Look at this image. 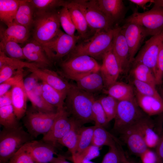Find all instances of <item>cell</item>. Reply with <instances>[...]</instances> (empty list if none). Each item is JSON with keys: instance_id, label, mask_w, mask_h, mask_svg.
I'll list each match as a JSON object with an SVG mask.
<instances>
[{"instance_id": "cell-52", "label": "cell", "mask_w": 163, "mask_h": 163, "mask_svg": "<svg viewBox=\"0 0 163 163\" xmlns=\"http://www.w3.org/2000/svg\"><path fill=\"white\" fill-rule=\"evenodd\" d=\"M12 104L11 91L10 90L0 96V107Z\"/></svg>"}, {"instance_id": "cell-38", "label": "cell", "mask_w": 163, "mask_h": 163, "mask_svg": "<svg viewBox=\"0 0 163 163\" xmlns=\"http://www.w3.org/2000/svg\"><path fill=\"white\" fill-rule=\"evenodd\" d=\"M66 1L61 0H32L34 13L45 12L55 10L58 7H64Z\"/></svg>"}, {"instance_id": "cell-9", "label": "cell", "mask_w": 163, "mask_h": 163, "mask_svg": "<svg viewBox=\"0 0 163 163\" xmlns=\"http://www.w3.org/2000/svg\"><path fill=\"white\" fill-rule=\"evenodd\" d=\"M34 110L27 111L24 123L29 134L36 137L41 134L43 136L49 132L59 111L45 113Z\"/></svg>"}, {"instance_id": "cell-20", "label": "cell", "mask_w": 163, "mask_h": 163, "mask_svg": "<svg viewBox=\"0 0 163 163\" xmlns=\"http://www.w3.org/2000/svg\"><path fill=\"white\" fill-rule=\"evenodd\" d=\"M135 125L142 135L148 148H156L159 143L160 136L154 130V123L149 116L144 117Z\"/></svg>"}, {"instance_id": "cell-54", "label": "cell", "mask_w": 163, "mask_h": 163, "mask_svg": "<svg viewBox=\"0 0 163 163\" xmlns=\"http://www.w3.org/2000/svg\"><path fill=\"white\" fill-rule=\"evenodd\" d=\"M155 152L159 158L163 161V131L160 135V140L156 148Z\"/></svg>"}, {"instance_id": "cell-42", "label": "cell", "mask_w": 163, "mask_h": 163, "mask_svg": "<svg viewBox=\"0 0 163 163\" xmlns=\"http://www.w3.org/2000/svg\"><path fill=\"white\" fill-rule=\"evenodd\" d=\"M135 90L139 93L154 97L163 101L156 87L147 83L134 79L132 82Z\"/></svg>"}, {"instance_id": "cell-14", "label": "cell", "mask_w": 163, "mask_h": 163, "mask_svg": "<svg viewBox=\"0 0 163 163\" xmlns=\"http://www.w3.org/2000/svg\"><path fill=\"white\" fill-rule=\"evenodd\" d=\"M102 59V62L100 72L104 81V89H105L117 81L121 72L113 53L112 45L103 55Z\"/></svg>"}, {"instance_id": "cell-28", "label": "cell", "mask_w": 163, "mask_h": 163, "mask_svg": "<svg viewBox=\"0 0 163 163\" xmlns=\"http://www.w3.org/2000/svg\"><path fill=\"white\" fill-rule=\"evenodd\" d=\"M34 10L30 0H20L14 22L29 28L32 26Z\"/></svg>"}, {"instance_id": "cell-27", "label": "cell", "mask_w": 163, "mask_h": 163, "mask_svg": "<svg viewBox=\"0 0 163 163\" xmlns=\"http://www.w3.org/2000/svg\"><path fill=\"white\" fill-rule=\"evenodd\" d=\"M103 91L118 101L135 98L133 87L124 82L117 81Z\"/></svg>"}, {"instance_id": "cell-33", "label": "cell", "mask_w": 163, "mask_h": 163, "mask_svg": "<svg viewBox=\"0 0 163 163\" xmlns=\"http://www.w3.org/2000/svg\"><path fill=\"white\" fill-rule=\"evenodd\" d=\"M80 125L75 120L70 130L58 142L66 147L72 154L74 155L76 151Z\"/></svg>"}, {"instance_id": "cell-12", "label": "cell", "mask_w": 163, "mask_h": 163, "mask_svg": "<svg viewBox=\"0 0 163 163\" xmlns=\"http://www.w3.org/2000/svg\"><path fill=\"white\" fill-rule=\"evenodd\" d=\"M59 111V114L50 129L43 136L42 141L55 146L56 143L72 128L75 120L69 118L65 108Z\"/></svg>"}, {"instance_id": "cell-5", "label": "cell", "mask_w": 163, "mask_h": 163, "mask_svg": "<svg viewBox=\"0 0 163 163\" xmlns=\"http://www.w3.org/2000/svg\"><path fill=\"white\" fill-rule=\"evenodd\" d=\"M31 136L22 127L5 129L0 133V163L8 162L23 145L32 141Z\"/></svg>"}, {"instance_id": "cell-6", "label": "cell", "mask_w": 163, "mask_h": 163, "mask_svg": "<svg viewBox=\"0 0 163 163\" xmlns=\"http://www.w3.org/2000/svg\"><path fill=\"white\" fill-rule=\"evenodd\" d=\"M135 98L118 101L113 128L120 133L146 116Z\"/></svg>"}, {"instance_id": "cell-25", "label": "cell", "mask_w": 163, "mask_h": 163, "mask_svg": "<svg viewBox=\"0 0 163 163\" xmlns=\"http://www.w3.org/2000/svg\"><path fill=\"white\" fill-rule=\"evenodd\" d=\"M65 6L69 11L80 37L86 35L89 28L85 17L77 0L66 1Z\"/></svg>"}, {"instance_id": "cell-45", "label": "cell", "mask_w": 163, "mask_h": 163, "mask_svg": "<svg viewBox=\"0 0 163 163\" xmlns=\"http://www.w3.org/2000/svg\"><path fill=\"white\" fill-rule=\"evenodd\" d=\"M92 112L95 126L104 127L108 123L106 114L98 99H95L93 102Z\"/></svg>"}, {"instance_id": "cell-36", "label": "cell", "mask_w": 163, "mask_h": 163, "mask_svg": "<svg viewBox=\"0 0 163 163\" xmlns=\"http://www.w3.org/2000/svg\"><path fill=\"white\" fill-rule=\"evenodd\" d=\"M0 51L8 57L21 60L25 59L22 47L14 41L1 40Z\"/></svg>"}, {"instance_id": "cell-48", "label": "cell", "mask_w": 163, "mask_h": 163, "mask_svg": "<svg viewBox=\"0 0 163 163\" xmlns=\"http://www.w3.org/2000/svg\"><path fill=\"white\" fill-rule=\"evenodd\" d=\"M142 163H163L155 151L148 148L139 156Z\"/></svg>"}, {"instance_id": "cell-34", "label": "cell", "mask_w": 163, "mask_h": 163, "mask_svg": "<svg viewBox=\"0 0 163 163\" xmlns=\"http://www.w3.org/2000/svg\"><path fill=\"white\" fill-rule=\"evenodd\" d=\"M12 104L0 107V123L5 129H11L20 126Z\"/></svg>"}, {"instance_id": "cell-30", "label": "cell", "mask_w": 163, "mask_h": 163, "mask_svg": "<svg viewBox=\"0 0 163 163\" xmlns=\"http://www.w3.org/2000/svg\"><path fill=\"white\" fill-rule=\"evenodd\" d=\"M20 0H0V19L7 27L13 23Z\"/></svg>"}, {"instance_id": "cell-19", "label": "cell", "mask_w": 163, "mask_h": 163, "mask_svg": "<svg viewBox=\"0 0 163 163\" xmlns=\"http://www.w3.org/2000/svg\"><path fill=\"white\" fill-rule=\"evenodd\" d=\"M25 59L35 63L43 68L50 66L52 61L47 56L42 46L33 39L22 47Z\"/></svg>"}, {"instance_id": "cell-53", "label": "cell", "mask_w": 163, "mask_h": 163, "mask_svg": "<svg viewBox=\"0 0 163 163\" xmlns=\"http://www.w3.org/2000/svg\"><path fill=\"white\" fill-rule=\"evenodd\" d=\"M129 1L145 10L146 9L147 4L149 3H153L154 0H130Z\"/></svg>"}, {"instance_id": "cell-40", "label": "cell", "mask_w": 163, "mask_h": 163, "mask_svg": "<svg viewBox=\"0 0 163 163\" xmlns=\"http://www.w3.org/2000/svg\"><path fill=\"white\" fill-rule=\"evenodd\" d=\"M5 66H11L18 69L24 68L28 69L35 67L42 68L41 66L35 63L24 62L21 60L8 57L0 51V68Z\"/></svg>"}, {"instance_id": "cell-57", "label": "cell", "mask_w": 163, "mask_h": 163, "mask_svg": "<svg viewBox=\"0 0 163 163\" xmlns=\"http://www.w3.org/2000/svg\"><path fill=\"white\" fill-rule=\"evenodd\" d=\"M160 85V86L159 88V91L158 92L163 100V80Z\"/></svg>"}, {"instance_id": "cell-49", "label": "cell", "mask_w": 163, "mask_h": 163, "mask_svg": "<svg viewBox=\"0 0 163 163\" xmlns=\"http://www.w3.org/2000/svg\"><path fill=\"white\" fill-rule=\"evenodd\" d=\"M155 77L157 85H160L163 80V42L158 54Z\"/></svg>"}, {"instance_id": "cell-8", "label": "cell", "mask_w": 163, "mask_h": 163, "mask_svg": "<svg viewBox=\"0 0 163 163\" xmlns=\"http://www.w3.org/2000/svg\"><path fill=\"white\" fill-rule=\"evenodd\" d=\"M77 1L91 29L95 32L113 28L112 27L114 23L99 8L96 0Z\"/></svg>"}, {"instance_id": "cell-1", "label": "cell", "mask_w": 163, "mask_h": 163, "mask_svg": "<svg viewBox=\"0 0 163 163\" xmlns=\"http://www.w3.org/2000/svg\"><path fill=\"white\" fill-rule=\"evenodd\" d=\"M95 98L93 94L72 84L65 99L66 110L80 126L94 121L92 108Z\"/></svg>"}, {"instance_id": "cell-58", "label": "cell", "mask_w": 163, "mask_h": 163, "mask_svg": "<svg viewBox=\"0 0 163 163\" xmlns=\"http://www.w3.org/2000/svg\"><path fill=\"white\" fill-rule=\"evenodd\" d=\"M80 163H95L91 161L84 160L82 161Z\"/></svg>"}, {"instance_id": "cell-24", "label": "cell", "mask_w": 163, "mask_h": 163, "mask_svg": "<svg viewBox=\"0 0 163 163\" xmlns=\"http://www.w3.org/2000/svg\"><path fill=\"white\" fill-rule=\"evenodd\" d=\"M76 82L78 88L93 94L104 88V81L100 71L86 75Z\"/></svg>"}, {"instance_id": "cell-15", "label": "cell", "mask_w": 163, "mask_h": 163, "mask_svg": "<svg viewBox=\"0 0 163 163\" xmlns=\"http://www.w3.org/2000/svg\"><path fill=\"white\" fill-rule=\"evenodd\" d=\"M113 53L117 59L121 73H126L131 65L128 46L120 27H116L112 42Z\"/></svg>"}, {"instance_id": "cell-35", "label": "cell", "mask_w": 163, "mask_h": 163, "mask_svg": "<svg viewBox=\"0 0 163 163\" xmlns=\"http://www.w3.org/2000/svg\"><path fill=\"white\" fill-rule=\"evenodd\" d=\"M95 127V126H94L80 127L79 131L77 148L75 154L82 152L92 145Z\"/></svg>"}, {"instance_id": "cell-16", "label": "cell", "mask_w": 163, "mask_h": 163, "mask_svg": "<svg viewBox=\"0 0 163 163\" xmlns=\"http://www.w3.org/2000/svg\"><path fill=\"white\" fill-rule=\"evenodd\" d=\"M28 71L35 74L40 80L66 96L72 84L57 72L49 69L39 67L28 69Z\"/></svg>"}, {"instance_id": "cell-59", "label": "cell", "mask_w": 163, "mask_h": 163, "mask_svg": "<svg viewBox=\"0 0 163 163\" xmlns=\"http://www.w3.org/2000/svg\"><path fill=\"white\" fill-rule=\"evenodd\" d=\"M125 163H132L129 161H128L127 160L126 161Z\"/></svg>"}, {"instance_id": "cell-43", "label": "cell", "mask_w": 163, "mask_h": 163, "mask_svg": "<svg viewBox=\"0 0 163 163\" xmlns=\"http://www.w3.org/2000/svg\"><path fill=\"white\" fill-rule=\"evenodd\" d=\"M127 160L117 145L109 147L108 151L104 156L101 163H125Z\"/></svg>"}, {"instance_id": "cell-41", "label": "cell", "mask_w": 163, "mask_h": 163, "mask_svg": "<svg viewBox=\"0 0 163 163\" xmlns=\"http://www.w3.org/2000/svg\"><path fill=\"white\" fill-rule=\"evenodd\" d=\"M58 13L60 25L65 33L71 36L75 35L76 29L67 8L62 7Z\"/></svg>"}, {"instance_id": "cell-31", "label": "cell", "mask_w": 163, "mask_h": 163, "mask_svg": "<svg viewBox=\"0 0 163 163\" xmlns=\"http://www.w3.org/2000/svg\"><path fill=\"white\" fill-rule=\"evenodd\" d=\"M95 126L92 145L100 148L103 146L110 147L117 145L118 140L104 127Z\"/></svg>"}, {"instance_id": "cell-21", "label": "cell", "mask_w": 163, "mask_h": 163, "mask_svg": "<svg viewBox=\"0 0 163 163\" xmlns=\"http://www.w3.org/2000/svg\"><path fill=\"white\" fill-rule=\"evenodd\" d=\"M23 80L14 86L10 90L12 104L18 120L23 117L27 111L28 97L24 86Z\"/></svg>"}, {"instance_id": "cell-17", "label": "cell", "mask_w": 163, "mask_h": 163, "mask_svg": "<svg viewBox=\"0 0 163 163\" xmlns=\"http://www.w3.org/2000/svg\"><path fill=\"white\" fill-rule=\"evenodd\" d=\"M24 146L40 163H50L56 154L54 146L43 141L32 140Z\"/></svg>"}, {"instance_id": "cell-2", "label": "cell", "mask_w": 163, "mask_h": 163, "mask_svg": "<svg viewBox=\"0 0 163 163\" xmlns=\"http://www.w3.org/2000/svg\"><path fill=\"white\" fill-rule=\"evenodd\" d=\"M60 25L58 12L34 13L33 39L41 45L47 43L59 33Z\"/></svg>"}, {"instance_id": "cell-22", "label": "cell", "mask_w": 163, "mask_h": 163, "mask_svg": "<svg viewBox=\"0 0 163 163\" xmlns=\"http://www.w3.org/2000/svg\"><path fill=\"white\" fill-rule=\"evenodd\" d=\"M134 91L138 105L147 116L149 117L163 113V101L153 97L141 94L134 88Z\"/></svg>"}, {"instance_id": "cell-10", "label": "cell", "mask_w": 163, "mask_h": 163, "mask_svg": "<svg viewBox=\"0 0 163 163\" xmlns=\"http://www.w3.org/2000/svg\"><path fill=\"white\" fill-rule=\"evenodd\" d=\"M79 38V36H71L60 30L52 40L42 45L50 60H57L71 53Z\"/></svg>"}, {"instance_id": "cell-4", "label": "cell", "mask_w": 163, "mask_h": 163, "mask_svg": "<svg viewBox=\"0 0 163 163\" xmlns=\"http://www.w3.org/2000/svg\"><path fill=\"white\" fill-rule=\"evenodd\" d=\"M100 65L94 58L81 55L72 56L61 64V73L75 82L90 73L100 71Z\"/></svg>"}, {"instance_id": "cell-55", "label": "cell", "mask_w": 163, "mask_h": 163, "mask_svg": "<svg viewBox=\"0 0 163 163\" xmlns=\"http://www.w3.org/2000/svg\"><path fill=\"white\" fill-rule=\"evenodd\" d=\"M50 163H71L67 161L64 157L58 155L57 157H54Z\"/></svg>"}, {"instance_id": "cell-26", "label": "cell", "mask_w": 163, "mask_h": 163, "mask_svg": "<svg viewBox=\"0 0 163 163\" xmlns=\"http://www.w3.org/2000/svg\"><path fill=\"white\" fill-rule=\"evenodd\" d=\"M97 3L103 12L113 23L123 16L125 8L121 0H97Z\"/></svg>"}, {"instance_id": "cell-46", "label": "cell", "mask_w": 163, "mask_h": 163, "mask_svg": "<svg viewBox=\"0 0 163 163\" xmlns=\"http://www.w3.org/2000/svg\"><path fill=\"white\" fill-rule=\"evenodd\" d=\"M24 75V69H19L14 75L0 84V96L5 94L14 86L23 79Z\"/></svg>"}, {"instance_id": "cell-39", "label": "cell", "mask_w": 163, "mask_h": 163, "mask_svg": "<svg viewBox=\"0 0 163 163\" xmlns=\"http://www.w3.org/2000/svg\"><path fill=\"white\" fill-rule=\"evenodd\" d=\"M98 100L105 112L108 123L115 117L118 101L108 95L102 96Z\"/></svg>"}, {"instance_id": "cell-3", "label": "cell", "mask_w": 163, "mask_h": 163, "mask_svg": "<svg viewBox=\"0 0 163 163\" xmlns=\"http://www.w3.org/2000/svg\"><path fill=\"white\" fill-rule=\"evenodd\" d=\"M116 29V27L95 32L91 38L76 45L71 55H85L95 59L102 58L112 45Z\"/></svg>"}, {"instance_id": "cell-50", "label": "cell", "mask_w": 163, "mask_h": 163, "mask_svg": "<svg viewBox=\"0 0 163 163\" xmlns=\"http://www.w3.org/2000/svg\"><path fill=\"white\" fill-rule=\"evenodd\" d=\"M18 69L9 66H5L0 68V83H3L14 75Z\"/></svg>"}, {"instance_id": "cell-37", "label": "cell", "mask_w": 163, "mask_h": 163, "mask_svg": "<svg viewBox=\"0 0 163 163\" xmlns=\"http://www.w3.org/2000/svg\"><path fill=\"white\" fill-rule=\"evenodd\" d=\"M26 93L28 98L31 102L34 110L45 113L53 112L57 111L56 108L49 104L45 100L41 94L33 91L26 92Z\"/></svg>"}, {"instance_id": "cell-11", "label": "cell", "mask_w": 163, "mask_h": 163, "mask_svg": "<svg viewBox=\"0 0 163 163\" xmlns=\"http://www.w3.org/2000/svg\"><path fill=\"white\" fill-rule=\"evenodd\" d=\"M163 42V31L152 36L136 56L132 64L139 63L146 65L155 76L158 56Z\"/></svg>"}, {"instance_id": "cell-44", "label": "cell", "mask_w": 163, "mask_h": 163, "mask_svg": "<svg viewBox=\"0 0 163 163\" xmlns=\"http://www.w3.org/2000/svg\"><path fill=\"white\" fill-rule=\"evenodd\" d=\"M99 148L91 145L82 152L72 155L71 159L74 163H79L83 160L91 161L99 156Z\"/></svg>"}, {"instance_id": "cell-32", "label": "cell", "mask_w": 163, "mask_h": 163, "mask_svg": "<svg viewBox=\"0 0 163 163\" xmlns=\"http://www.w3.org/2000/svg\"><path fill=\"white\" fill-rule=\"evenodd\" d=\"M131 72L134 79L149 83L155 87L157 85L153 72L146 65L139 63L132 64Z\"/></svg>"}, {"instance_id": "cell-23", "label": "cell", "mask_w": 163, "mask_h": 163, "mask_svg": "<svg viewBox=\"0 0 163 163\" xmlns=\"http://www.w3.org/2000/svg\"><path fill=\"white\" fill-rule=\"evenodd\" d=\"M6 29L0 28V40L14 41L18 43L27 41L30 35V29L13 22Z\"/></svg>"}, {"instance_id": "cell-29", "label": "cell", "mask_w": 163, "mask_h": 163, "mask_svg": "<svg viewBox=\"0 0 163 163\" xmlns=\"http://www.w3.org/2000/svg\"><path fill=\"white\" fill-rule=\"evenodd\" d=\"M41 95L45 100L57 110L64 108L66 96L44 82L41 84Z\"/></svg>"}, {"instance_id": "cell-47", "label": "cell", "mask_w": 163, "mask_h": 163, "mask_svg": "<svg viewBox=\"0 0 163 163\" xmlns=\"http://www.w3.org/2000/svg\"><path fill=\"white\" fill-rule=\"evenodd\" d=\"M8 163H40L25 149L24 145L10 158Z\"/></svg>"}, {"instance_id": "cell-56", "label": "cell", "mask_w": 163, "mask_h": 163, "mask_svg": "<svg viewBox=\"0 0 163 163\" xmlns=\"http://www.w3.org/2000/svg\"><path fill=\"white\" fill-rule=\"evenodd\" d=\"M154 5L163 8V0H154Z\"/></svg>"}, {"instance_id": "cell-51", "label": "cell", "mask_w": 163, "mask_h": 163, "mask_svg": "<svg viewBox=\"0 0 163 163\" xmlns=\"http://www.w3.org/2000/svg\"><path fill=\"white\" fill-rule=\"evenodd\" d=\"M39 80L38 78L34 73L31 74L23 79V84L24 89L26 92L33 91L38 84Z\"/></svg>"}, {"instance_id": "cell-7", "label": "cell", "mask_w": 163, "mask_h": 163, "mask_svg": "<svg viewBox=\"0 0 163 163\" xmlns=\"http://www.w3.org/2000/svg\"><path fill=\"white\" fill-rule=\"evenodd\" d=\"M126 22L139 25L149 35L157 34L163 31V8L154 5L148 11L143 12L135 11L126 19Z\"/></svg>"}, {"instance_id": "cell-18", "label": "cell", "mask_w": 163, "mask_h": 163, "mask_svg": "<svg viewBox=\"0 0 163 163\" xmlns=\"http://www.w3.org/2000/svg\"><path fill=\"white\" fill-rule=\"evenodd\" d=\"M120 134L122 139L133 154L139 156L148 149L142 135L135 124Z\"/></svg>"}, {"instance_id": "cell-13", "label": "cell", "mask_w": 163, "mask_h": 163, "mask_svg": "<svg viewBox=\"0 0 163 163\" xmlns=\"http://www.w3.org/2000/svg\"><path fill=\"white\" fill-rule=\"evenodd\" d=\"M121 29L129 47L130 60L132 64L141 45L149 35L144 28L133 23H126Z\"/></svg>"}]
</instances>
